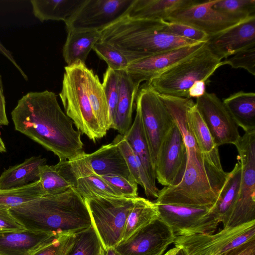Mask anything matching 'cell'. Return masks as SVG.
I'll return each instance as SVG.
<instances>
[{
	"label": "cell",
	"instance_id": "f35d334b",
	"mask_svg": "<svg viewBox=\"0 0 255 255\" xmlns=\"http://www.w3.org/2000/svg\"><path fill=\"white\" fill-rule=\"evenodd\" d=\"M159 31L196 42H208L210 38L208 34L195 27L180 22L163 19Z\"/></svg>",
	"mask_w": 255,
	"mask_h": 255
},
{
	"label": "cell",
	"instance_id": "3957f363",
	"mask_svg": "<svg viewBox=\"0 0 255 255\" xmlns=\"http://www.w3.org/2000/svg\"><path fill=\"white\" fill-rule=\"evenodd\" d=\"M9 210L28 230L62 235L76 233L92 226L85 200L74 187Z\"/></svg>",
	"mask_w": 255,
	"mask_h": 255
},
{
	"label": "cell",
	"instance_id": "816d5d0a",
	"mask_svg": "<svg viewBox=\"0 0 255 255\" xmlns=\"http://www.w3.org/2000/svg\"><path fill=\"white\" fill-rule=\"evenodd\" d=\"M0 152H6V148L5 144L0 136Z\"/></svg>",
	"mask_w": 255,
	"mask_h": 255
},
{
	"label": "cell",
	"instance_id": "c3c4849f",
	"mask_svg": "<svg viewBox=\"0 0 255 255\" xmlns=\"http://www.w3.org/2000/svg\"><path fill=\"white\" fill-rule=\"evenodd\" d=\"M205 91V82L199 81L194 84L189 91V97L198 98L202 96Z\"/></svg>",
	"mask_w": 255,
	"mask_h": 255
},
{
	"label": "cell",
	"instance_id": "7a4b0ae2",
	"mask_svg": "<svg viewBox=\"0 0 255 255\" xmlns=\"http://www.w3.org/2000/svg\"><path fill=\"white\" fill-rule=\"evenodd\" d=\"M15 129L52 152L59 160L74 158L83 150L80 131L62 110L51 91L24 95L11 113Z\"/></svg>",
	"mask_w": 255,
	"mask_h": 255
},
{
	"label": "cell",
	"instance_id": "30bf717a",
	"mask_svg": "<svg viewBox=\"0 0 255 255\" xmlns=\"http://www.w3.org/2000/svg\"><path fill=\"white\" fill-rule=\"evenodd\" d=\"M253 239H255V221L223 228L215 234L177 236L173 243L185 255H221Z\"/></svg>",
	"mask_w": 255,
	"mask_h": 255
},
{
	"label": "cell",
	"instance_id": "836d02e7",
	"mask_svg": "<svg viewBox=\"0 0 255 255\" xmlns=\"http://www.w3.org/2000/svg\"><path fill=\"white\" fill-rule=\"evenodd\" d=\"M159 213L156 203L137 197L135 198L132 208L128 216L122 242L158 219Z\"/></svg>",
	"mask_w": 255,
	"mask_h": 255
},
{
	"label": "cell",
	"instance_id": "277c9868",
	"mask_svg": "<svg viewBox=\"0 0 255 255\" xmlns=\"http://www.w3.org/2000/svg\"><path fill=\"white\" fill-rule=\"evenodd\" d=\"M162 20L132 18L125 15L101 30L99 41L114 47L130 62L201 42L160 31Z\"/></svg>",
	"mask_w": 255,
	"mask_h": 255
},
{
	"label": "cell",
	"instance_id": "bcb514c9",
	"mask_svg": "<svg viewBox=\"0 0 255 255\" xmlns=\"http://www.w3.org/2000/svg\"><path fill=\"white\" fill-rule=\"evenodd\" d=\"M9 124L5 111V100L1 76L0 74V126Z\"/></svg>",
	"mask_w": 255,
	"mask_h": 255
},
{
	"label": "cell",
	"instance_id": "4316f807",
	"mask_svg": "<svg viewBox=\"0 0 255 255\" xmlns=\"http://www.w3.org/2000/svg\"><path fill=\"white\" fill-rule=\"evenodd\" d=\"M44 196L62 193L75 187V180L67 160L55 165L44 164L39 168V179Z\"/></svg>",
	"mask_w": 255,
	"mask_h": 255
},
{
	"label": "cell",
	"instance_id": "8fae6325",
	"mask_svg": "<svg viewBox=\"0 0 255 255\" xmlns=\"http://www.w3.org/2000/svg\"><path fill=\"white\" fill-rule=\"evenodd\" d=\"M156 204L159 218L170 228L175 237L214 233L219 223L211 209Z\"/></svg>",
	"mask_w": 255,
	"mask_h": 255
},
{
	"label": "cell",
	"instance_id": "e575fe53",
	"mask_svg": "<svg viewBox=\"0 0 255 255\" xmlns=\"http://www.w3.org/2000/svg\"><path fill=\"white\" fill-rule=\"evenodd\" d=\"M43 196L39 180L20 187L0 188V207L10 210Z\"/></svg>",
	"mask_w": 255,
	"mask_h": 255
},
{
	"label": "cell",
	"instance_id": "d6986e66",
	"mask_svg": "<svg viewBox=\"0 0 255 255\" xmlns=\"http://www.w3.org/2000/svg\"><path fill=\"white\" fill-rule=\"evenodd\" d=\"M254 44L255 15L210 37L207 42L210 49L222 59Z\"/></svg>",
	"mask_w": 255,
	"mask_h": 255
},
{
	"label": "cell",
	"instance_id": "4fadbf2b",
	"mask_svg": "<svg viewBox=\"0 0 255 255\" xmlns=\"http://www.w3.org/2000/svg\"><path fill=\"white\" fill-rule=\"evenodd\" d=\"M186 162L187 152L183 136L174 123L158 152L154 167L156 179L164 187L177 185L182 179Z\"/></svg>",
	"mask_w": 255,
	"mask_h": 255
},
{
	"label": "cell",
	"instance_id": "60d3db41",
	"mask_svg": "<svg viewBox=\"0 0 255 255\" xmlns=\"http://www.w3.org/2000/svg\"><path fill=\"white\" fill-rule=\"evenodd\" d=\"M228 65L233 68H243L255 75V44L251 45L223 60V65Z\"/></svg>",
	"mask_w": 255,
	"mask_h": 255
},
{
	"label": "cell",
	"instance_id": "603a6c76",
	"mask_svg": "<svg viewBox=\"0 0 255 255\" xmlns=\"http://www.w3.org/2000/svg\"><path fill=\"white\" fill-rule=\"evenodd\" d=\"M88 157L91 167L97 175L116 174L133 181L119 147L113 141L103 145L88 154Z\"/></svg>",
	"mask_w": 255,
	"mask_h": 255
},
{
	"label": "cell",
	"instance_id": "5b68a950",
	"mask_svg": "<svg viewBox=\"0 0 255 255\" xmlns=\"http://www.w3.org/2000/svg\"><path fill=\"white\" fill-rule=\"evenodd\" d=\"M223 66V60L207 43L197 52L152 78L146 83L159 94L190 99L189 91L197 82H205Z\"/></svg>",
	"mask_w": 255,
	"mask_h": 255
},
{
	"label": "cell",
	"instance_id": "8992f818",
	"mask_svg": "<svg viewBox=\"0 0 255 255\" xmlns=\"http://www.w3.org/2000/svg\"><path fill=\"white\" fill-rule=\"evenodd\" d=\"M88 68L82 63L65 66L62 90L59 95L66 115L78 130L95 142L106 134L94 115L88 98Z\"/></svg>",
	"mask_w": 255,
	"mask_h": 255
},
{
	"label": "cell",
	"instance_id": "db71d44e",
	"mask_svg": "<svg viewBox=\"0 0 255 255\" xmlns=\"http://www.w3.org/2000/svg\"><path fill=\"white\" fill-rule=\"evenodd\" d=\"M175 255H185L183 251L180 248L179 250L177 252V253Z\"/></svg>",
	"mask_w": 255,
	"mask_h": 255
},
{
	"label": "cell",
	"instance_id": "f1b7e54d",
	"mask_svg": "<svg viewBox=\"0 0 255 255\" xmlns=\"http://www.w3.org/2000/svg\"><path fill=\"white\" fill-rule=\"evenodd\" d=\"M85 0H31L34 15L41 22L61 20L65 23L75 14Z\"/></svg>",
	"mask_w": 255,
	"mask_h": 255
},
{
	"label": "cell",
	"instance_id": "9a60e30c",
	"mask_svg": "<svg viewBox=\"0 0 255 255\" xmlns=\"http://www.w3.org/2000/svg\"><path fill=\"white\" fill-rule=\"evenodd\" d=\"M217 0L196 2L177 10L165 20L184 23L215 36L245 20L226 14L213 7Z\"/></svg>",
	"mask_w": 255,
	"mask_h": 255
},
{
	"label": "cell",
	"instance_id": "9c48e42d",
	"mask_svg": "<svg viewBox=\"0 0 255 255\" xmlns=\"http://www.w3.org/2000/svg\"><path fill=\"white\" fill-rule=\"evenodd\" d=\"M135 103L154 170L161 143L174 122L159 94L146 83L139 88Z\"/></svg>",
	"mask_w": 255,
	"mask_h": 255
},
{
	"label": "cell",
	"instance_id": "f546056e",
	"mask_svg": "<svg viewBox=\"0 0 255 255\" xmlns=\"http://www.w3.org/2000/svg\"><path fill=\"white\" fill-rule=\"evenodd\" d=\"M46 162V158L35 156L10 167L0 175V188L20 187L38 180L39 168Z\"/></svg>",
	"mask_w": 255,
	"mask_h": 255
},
{
	"label": "cell",
	"instance_id": "ba28073f",
	"mask_svg": "<svg viewBox=\"0 0 255 255\" xmlns=\"http://www.w3.org/2000/svg\"><path fill=\"white\" fill-rule=\"evenodd\" d=\"M242 171L238 198L223 228L255 221V131L245 132L235 145Z\"/></svg>",
	"mask_w": 255,
	"mask_h": 255
},
{
	"label": "cell",
	"instance_id": "52a82bcc",
	"mask_svg": "<svg viewBox=\"0 0 255 255\" xmlns=\"http://www.w3.org/2000/svg\"><path fill=\"white\" fill-rule=\"evenodd\" d=\"M135 198L96 196L84 199L92 225L105 251L121 242Z\"/></svg>",
	"mask_w": 255,
	"mask_h": 255
},
{
	"label": "cell",
	"instance_id": "d6a6232c",
	"mask_svg": "<svg viewBox=\"0 0 255 255\" xmlns=\"http://www.w3.org/2000/svg\"><path fill=\"white\" fill-rule=\"evenodd\" d=\"M87 93L94 115L106 134L110 129L108 106L102 83L92 70L87 71Z\"/></svg>",
	"mask_w": 255,
	"mask_h": 255
},
{
	"label": "cell",
	"instance_id": "4dcf8cb0",
	"mask_svg": "<svg viewBox=\"0 0 255 255\" xmlns=\"http://www.w3.org/2000/svg\"><path fill=\"white\" fill-rule=\"evenodd\" d=\"M113 141L117 144L125 159L131 179L143 188L147 197L157 198L159 190L156 185L151 183L139 159L134 154L124 136L119 134Z\"/></svg>",
	"mask_w": 255,
	"mask_h": 255
},
{
	"label": "cell",
	"instance_id": "f907efd6",
	"mask_svg": "<svg viewBox=\"0 0 255 255\" xmlns=\"http://www.w3.org/2000/svg\"><path fill=\"white\" fill-rule=\"evenodd\" d=\"M180 248L178 247H174L169 250H168L166 253H165L163 255H175L177 252L179 250Z\"/></svg>",
	"mask_w": 255,
	"mask_h": 255
},
{
	"label": "cell",
	"instance_id": "7c38bea8",
	"mask_svg": "<svg viewBox=\"0 0 255 255\" xmlns=\"http://www.w3.org/2000/svg\"><path fill=\"white\" fill-rule=\"evenodd\" d=\"M134 0H85L65 23L67 30L101 31L126 15Z\"/></svg>",
	"mask_w": 255,
	"mask_h": 255
},
{
	"label": "cell",
	"instance_id": "5bb4252c",
	"mask_svg": "<svg viewBox=\"0 0 255 255\" xmlns=\"http://www.w3.org/2000/svg\"><path fill=\"white\" fill-rule=\"evenodd\" d=\"M215 143L236 145L240 137L236 123L223 101L213 93L206 92L195 103Z\"/></svg>",
	"mask_w": 255,
	"mask_h": 255
},
{
	"label": "cell",
	"instance_id": "d4e9b609",
	"mask_svg": "<svg viewBox=\"0 0 255 255\" xmlns=\"http://www.w3.org/2000/svg\"><path fill=\"white\" fill-rule=\"evenodd\" d=\"M67 31L62 54L67 66L77 63L85 64L87 58L94 45L101 38V32L97 30Z\"/></svg>",
	"mask_w": 255,
	"mask_h": 255
},
{
	"label": "cell",
	"instance_id": "6da1fadb",
	"mask_svg": "<svg viewBox=\"0 0 255 255\" xmlns=\"http://www.w3.org/2000/svg\"><path fill=\"white\" fill-rule=\"evenodd\" d=\"M159 96L182 135L187 162L180 182L159 190L155 202L212 209L227 176L219 174L206 163L197 145L187 118L189 109L195 103L192 99Z\"/></svg>",
	"mask_w": 255,
	"mask_h": 255
},
{
	"label": "cell",
	"instance_id": "cb8c5ba5",
	"mask_svg": "<svg viewBox=\"0 0 255 255\" xmlns=\"http://www.w3.org/2000/svg\"><path fill=\"white\" fill-rule=\"evenodd\" d=\"M196 2L193 0H134L126 15L132 18L165 20L174 12Z\"/></svg>",
	"mask_w": 255,
	"mask_h": 255
},
{
	"label": "cell",
	"instance_id": "74e56055",
	"mask_svg": "<svg viewBox=\"0 0 255 255\" xmlns=\"http://www.w3.org/2000/svg\"><path fill=\"white\" fill-rule=\"evenodd\" d=\"M110 68L115 71L126 70L130 61L121 51L112 45L100 41L92 49Z\"/></svg>",
	"mask_w": 255,
	"mask_h": 255
},
{
	"label": "cell",
	"instance_id": "f6af8a7d",
	"mask_svg": "<svg viewBox=\"0 0 255 255\" xmlns=\"http://www.w3.org/2000/svg\"><path fill=\"white\" fill-rule=\"evenodd\" d=\"M221 255H255V239L246 242Z\"/></svg>",
	"mask_w": 255,
	"mask_h": 255
},
{
	"label": "cell",
	"instance_id": "e0dca14e",
	"mask_svg": "<svg viewBox=\"0 0 255 255\" xmlns=\"http://www.w3.org/2000/svg\"><path fill=\"white\" fill-rule=\"evenodd\" d=\"M207 42L179 47L163 52L129 63L126 71L135 80L148 82L202 49Z\"/></svg>",
	"mask_w": 255,
	"mask_h": 255
},
{
	"label": "cell",
	"instance_id": "83f0119b",
	"mask_svg": "<svg viewBox=\"0 0 255 255\" xmlns=\"http://www.w3.org/2000/svg\"><path fill=\"white\" fill-rule=\"evenodd\" d=\"M242 167L239 160L232 170L228 172L218 199L211 209L212 214L223 227L226 225L238 198Z\"/></svg>",
	"mask_w": 255,
	"mask_h": 255
},
{
	"label": "cell",
	"instance_id": "ee69618b",
	"mask_svg": "<svg viewBox=\"0 0 255 255\" xmlns=\"http://www.w3.org/2000/svg\"><path fill=\"white\" fill-rule=\"evenodd\" d=\"M25 229L24 226L14 217L9 209L0 207V233Z\"/></svg>",
	"mask_w": 255,
	"mask_h": 255
},
{
	"label": "cell",
	"instance_id": "8d00e7d4",
	"mask_svg": "<svg viewBox=\"0 0 255 255\" xmlns=\"http://www.w3.org/2000/svg\"><path fill=\"white\" fill-rule=\"evenodd\" d=\"M213 7L226 14L242 19L255 15V0H217Z\"/></svg>",
	"mask_w": 255,
	"mask_h": 255
},
{
	"label": "cell",
	"instance_id": "1f68e13d",
	"mask_svg": "<svg viewBox=\"0 0 255 255\" xmlns=\"http://www.w3.org/2000/svg\"><path fill=\"white\" fill-rule=\"evenodd\" d=\"M124 136L134 154L139 159L151 183L156 185L155 172L142 127L140 112L136 108L133 122Z\"/></svg>",
	"mask_w": 255,
	"mask_h": 255
},
{
	"label": "cell",
	"instance_id": "681fc988",
	"mask_svg": "<svg viewBox=\"0 0 255 255\" xmlns=\"http://www.w3.org/2000/svg\"><path fill=\"white\" fill-rule=\"evenodd\" d=\"M105 255H121L115 249L110 248L105 251Z\"/></svg>",
	"mask_w": 255,
	"mask_h": 255
},
{
	"label": "cell",
	"instance_id": "7bdbcfd3",
	"mask_svg": "<svg viewBox=\"0 0 255 255\" xmlns=\"http://www.w3.org/2000/svg\"><path fill=\"white\" fill-rule=\"evenodd\" d=\"M75 234L60 235L51 244L40 249L33 255H66L73 245Z\"/></svg>",
	"mask_w": 255,
	"mask_h": 255
},
{
	"label": "cell",
	"instance_id": "ac0fdd59",
	"mask_svg": "<svg viewBox=\"0 0 255 255\" xmlns=\"http://www.w3.org/2000/svg\"><path fill=\"white\" fill-rule=\"evenodd\" d=\"M68 161L74 178L75 188L84 199L96 196L124 197L94 172L88 154L84 151Z\"/></svg>",
	"mask_w": 255,
	"mask_h": 255
},
{
	"label": "cell",
	"instance_id": "44dd1931",
	"mask_svg": "<svg viewBox=\"0 0 255 255\" xmlns=\"http://www.w3.org/2000/svg\"><path fill=\"white\" fill-rule=\"evenodd\" d=\"M119 76V97L114 117L110 128L125 135L132 125L134 103L140 82L126 70L117 71Z\"/></svg>",
	"mask_w": 255,
	"mask_h": 255
},
{
	"label": "cell",
	"instance_id": "d590c367",
	"mask_svg": "<svg viewBox=\"0 0 255 255\" xmlns=\"http://www.w3.org/2000/svg\"><path fill=\"white\" fill-rule=\"evenodd\" d=\"M102 247L92 225L75 234L71 249L66 255H99Z\"/></svg>",
	"mask_w": 255,
	"mask_h": 255
},
{
	"label": "cell",
	"instance_id": "11a10c76",
	"mask_svg": "<svg viewBox=\"0 0 255 255\" xmlns=\"http://www.w3.org/2000/svg\"><path fill=\"white\" fill-rule=\"evenodd\" d=\"M163 255V253H159V254H158L157 255Z\"/></svg>",
	"mask_w": 255,
	"mask_h": 255
},
{
	"label": "cell",
	"instance_id": "7402d4cb",
	"mask_svg": "<svg viewBox=\"0 0 255 255\" xmlns=\"http://www.w3.org/2000/svg\"><path fill=\"white\" fill-rule=\"evenodd\" d=\"M188 125L206 163L219 174L227 176L222 166L218 146L215 143L208 128L204 123L195 104L187 114Z\"/></svg>",
	"mask_w": 255,
	"mask_h": 255
},
{
	"label": "cell",
	"instance_id": "f5cc1de1",
	"mask_svg": "<svg viewBox=\"0 0 255 255\" xmlns=\"http://www.w3.org/2000/svg\"><path fill=\"white\" fill-rule=\"evenodd\" d=\"M99 255H105V251L104 250L102 246L101 247Z\"/></svg>",
	"mask_w": 255,
	"mask_h": 255
},
{
	"label": "cell",
	"instance_id": "7dc6e473",
	"mask_svg": "<svg viewBox=\"0 0 255 255\" xmlns=\"http://www.w3.org/2000/svg\"><path fill=\"white\" fill-rule=\"evenodd\" d=\"M0 52L8 60H9L12 64L15 67V68L18 70L20 72L21 76L23 77L24 79L26 81H28V76L24 73V72L21 68L20 66L17 63L16 60L13 58L12 54L7 49L3 44L0 42Z\"/></svg>",
	"mask_w": 255,
	"mask_h": 255
},
{
	"label": "cell",
	"instance_id": "ffe728a7",
	"mask_svg": "<svg viewBox=\"0 0 255 255\" xmlns=\"http://www.w3.org/2000/svg\"><path fill=\"white\" fill-rule=\"evenodd\" d=\"M60 235L26 229L1 232L0 233V255H33Z\"/></svg>",
	"mask_w": 255,
	"mask_h": 255
},
{
	"label": "cell",
	"instance_id": "ab89813d",
	"mask_svg": "<svg viewBox=\"0 0 255 255\" xmlns=\"http://www.w3.org/2000/svg\"><path fill=\"white\" fill-rule=\"evenodd\" d=\"M102 85L108 106L111 128L119 97V76L117 71L108 68L103 75Z\"/></svg>",
	"mask_w": 255,
	"mask_h": 255
},
{
	"label": "cell",
	"instance_id": "484cf974",
	"mask_svg": "<svg viewBox=\"0 0 255 255\" xmlns=\"http://www.w3.org/2000/svg\"><path fill=\"white\" fill-rule=\"evenodd\" d=\"M238 127L245 132L255 131V94L243 91L222 101Z\"/></svg>",
	"mask_w": 255,
	"mask_h": 255
},
{
	"label": "cell",
	"instance_id": "2e32d148",
	"mask_svg": "<svg viewBox=\"0 0 255 255\" xmlns=\"http://www.w3.org/2000/svg\"><path fill=\"white\" fill-rule=\"evenodd\" d=\"M175 236L159 218L121 242L115 250L121 255H155L164 253Z\"/></svg>",
	"mask_w": 255,
	"mask_h": 255
},
{
	"label": "cell",
	"instance_id": "b9f144b4",
	"mask_svg": "<svg viewBox=\"0 0 255 255\" xmlns=\"http://www.w3.org/2000/svg\"><path fill=\"white\" fill-rule=\"evenodd\" d=\"M100 176L124 197L135 198L138 197V184L135 182L116 174H106Z\"/></svg>",
	"mask_w": 255,
	"mask_h": 255
}]
</instances>
